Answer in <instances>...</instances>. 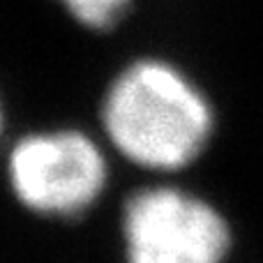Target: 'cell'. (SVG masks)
I'll return each instance as SVG.
<instances>
[{"instance_id":"1","label":"cell","mask_w":263,"mask_h":263,"mask_svg":"<svg viewBox=\"0 0 263 263\" xmlns=\"http://www.w3.org/2000/svg\"><path fill=\"white\" fill-rule=\"evenodd\" d=\"M111 141L132 162L150 168H180L205 145L210 106L180 72L145 60L125 69L104 102Z\"/></svg>"},{"instance_id":"2","label":"cell","mask_w":263,"mask_h":263,"mask_svg":"<svg viewBox=\"0 0 263 263\" xmlns=\"http://www.w3.org/2000/svg\"><path fill=\"white\" fill-rule=\"evenodd\" d=\"M9 180L26 208L72 217L100 196L106 164L100 148L79 132L32 134L9 155Z\"/></svg>"},{"instance_id":"3","label":"cell","mask_w":263,"mask_h":263,"mask_svg":"<svg viewBox=\"0 0 263 263\" xmlns=\"http://www.w3.org/2000/svg\"><path fill=\"white\" fill-rule=\"evenodd\" d=\"M129 263H219L229 229L213 205L171 187L136 192L125 205Z\"/></svg>"},{"instance_id":"4","label":"cell","mask_w":263,"mask_h":263,"mask_svg":"<svg viewBox=\"0 0 263 263\" xmlns=\"http://www.w3.org/2000/svg\"><path fill=\"white\" fill-rule=\"evenodd\" d=\"M69 12L90 28H109L123 14L127 0H63Z\"/></svg>"},{"instance_id":"5","label":"cell","mask_w":263,"mask_h":263,"mask_svg":"<svg viewBox=\"0 0 263 263\" xmlns=\"http://www.w3.org/2000/svg\"><path fill=\"white\" fill-rule=\"evenodd\" d=\"M0 125H3V114H0Z\"/></svg>"}]
</instances>
